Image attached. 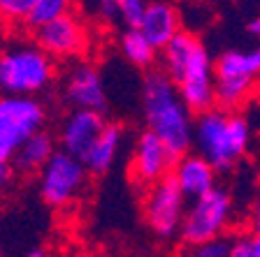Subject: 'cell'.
Instances as JSON below:
<instances>
[{
    "label": "cell",
    "mask_w": 260,
    "mask_h": 257,
    "mask_svg": "<svg viewBox=\"0 0 260 257\" xmlns=\"http://www.w3.org/2000/svg\"><path fill=\"white\" fill-rule=\"evenodd\" d=\"M160 70L172 79L181 100L193 114L214 107V60L202 40L193 32L179 30L160 47Z\"/></svg>",
    "instance_id": "1"
},
{
    "label": "cell",
    "mask_w": 260,
    "mask_h": 257,
    "mask_svg": "<svg viewBox=\"0 0 260 257\" xmlns=\"http://www.w3.org/2000/svg\"><path fill=\"white\" fill-rule=\"evenodd\" d=\"M142 114L146 130L153 132L174 156L193 149V118L177 86L162 70H146L142 79Z\"/></svg>",
    "instance_id": "2"
},
{
    "label": "cell",
    "mask_w": 260,
    "mask_h": 257,
    "mask_svg": "<svg viewBox=\"0 0 260 257\" xmlns=\"http://www.w3.org/2000/svg\"><path fill=\"white\" fill-rule=\"evenodd\" d=\"M253 141V125L239 109L209 107L193 118V149L216 171L233 169L246 158Z\"/></svg>",
    "instance_id": "3"
},
{
    "label": "cell",
    "mask_w": 260,
    "mask_h": 257,
    "mask_svg": "<svg viewBox=\"0 0 260 257\" xmlns=\"http://www.w3.org/2000/svg\"><path fill=\"white\" fill-rule=\"evenodd\" d=\"M56 79V63L38 44L14 42L0 51V95H38Z\"/></svg>",
    "instance_id": "4"
},
{
    "label": "cell",
    "mask_w": 260,
    "mask_h": 257,
    "mask_svg": "<svg viewBox=\"0 0 260 257\" xmlns=\"http://www.w3.org/2000/svg\"><path fill=\"white\" fill-rule=\"evenodd\" d=\"M235 218V199L225 188L214 186L209 193L190 199L186 204L184 220L179 227V236L184 243L207 241L214 236L228 234Z\"/></svg>",
    "instance_id": "5"
},
{
    "label": "cell",
    "mask_w": 260,
    "mask_h": 257,
    "mask_svg": "<svg viewBox=\"0 0 260 257\" xmlns=\"http://www.w3.org/2000/svg\"><path fill=\"white\" fill-rule=\"evenodd\" d=\"M88 169L79 158L56 149L38 171V190L47 206L63 209L81 197L88 186Z\"/></svg>",
    "instance_id": "6"
},
{
    "label": "cell",
    "mask_w": 260,
    "mask_h": 257,
    "mask_svg": "<svg viewBox=\"0 0 260 257\" xmlns=\"http://www.w3.org/2000/svg\"><path fill=\"white\" fill-rule=\"evenodd\" d=\"M47 109L32 95H0V165L10 162L21 141L44 128Z\"/></svg>",
    "instance_id": "7"
},
{
    "label": "cell",
    "mask_w": 260,
    "mask_h": 257,
    "mask_svg": "<svg viewBox=\"0 0 260 257\" xmlns=\"http://www.w3.org/2000/svg\"><path fill=\"white\" fill-rule=\"evenodd\" d=\"M186 204H188V199L179 190L172 174H168L160 181L146 186V195H144V202H142V213H144L149 230L158 239H174L179 234L181 220H184Z\"/></svg>",
    "instance_id": "8"
},
{
    "label": "cell",
    "mask_w": 260,
    "mask_h": 257,
    "mask_svg": "<svg viewBox=\"0 0 260 257\" xmlns=\"http://www.w3.org/2000/svg\"><path fill=\"white\" fill-rule=\"evenodd\" d=\"M32 35H35V44L54 60L77 58L88 47L86 26L77 16H72L70 12L54 19V21H47L42 26L32 28Z\"/></svg>",
    "instance_id": "9"
},
{
    "label": "cell",
    "mask_w": 260,
    "mask_h": 257,
    "mask_svg": "<svg viewBox=\"0 0 260 257\" xmlns=\"http://www.w3.org/2000/svg\"><path fill=\"white\" fill-rule=\"evenodd\" d=\"M60 91H63V100L72 109H95V112L107 109L105 79L91 63H84V60L72 63L63 75Z\"/></svg>",
    "instance_id": "10"
},
{
    "label": "cell",
    "mask_w": 260,
    "mask_h": 257,
    "mask_svg": "<svg viewBox=\"0 0 260 257\" xmlns=\"http://www.w3.org/2000/svg\"><path fill=\"white\" fill-rule=\"evenodd\" d=\"M177 160L172 151L162 144L153 132L144 130L137 134L133 151H130V174L140 186H151L168 176Z\"/></svg>",
    "instance_id": "11"
},
{
    "label": "cell",
    "mask_w": 260,
    "mask_h": 257,
    "mask_svg": "<svg viewBox=\"0 0 260 257\" xmlns=\"http://www.w3.org/2000/svg\"><path fill=\"white\" fill-rule=\"evenodd\" d=\"M105 125H107V118H105L103 112H95V109H70V114H65V118L60 121L56 144L60 146V151L81 160L84 153L98 139V134L103 132Z\"/></svg>",
    "instance_id": "12"
},
{
    "label": "cell",
    "mask_w": 260,
    "mask_h": 257,
    "mask_svg": "<svg viewBox=\"0 0 260 257\" xmlns=\"http://www.w3.org/2000/svg\"><path fill=\"white\" fill-rule=\"evenodd\" d=\"M170 174L177 181L179 190L184 193L186 199L200 197V195L209 193L214 186H218L216 183L218 171L209 165V160H205L195 151H186L184 156H177Z\"/></svg>",
    "instance_id": "13"
},
{
    "label": "cell",
    "mask_w": 260,
    "mask_h": 257,
    "mask_svg": "<svg viewBox=\"0 0 260 257\" xmlns=\"http://www.w3.org/2000/svg\"><path fill=\"white\" fill-rule=\"evenodd\" d=\"M135 28L153 47L160 49L181 30V14L168 0H153V3H146Z\"/></svg>",
    "instance_id": "14"
},
{
    "label": "cell",
    "mask_w": 260,
    "mask_h": 257,
    "mask_svg": "<svg viewBox=\"0 0 260 257\" xmlns=\"http://www.w3.org/2000/svg\"><path fill=\"white\" fill-rule=\"evenodd\" d=\"M125 141V130L121 123H109L103 128V132L98 134V139L93 141V146L84 153L81 162L86 165L88 174L103 176L114 167V162L119 160L121 151H123Z\"/></svg>",
    "instance_id": "15"
},
{
    "label": "cell",
    "mask_w": 260,
    "mask_h": 257,
    "mask_svg": "<svg viewBox=\"0 0 260 257\" xmlns=\"http://www.w3.org/2000/svg\"><path fill=\"white\" fill-rule=\"evenodd\" d=\"M56 151V137L47 130H35L32 134H28L21 141V146L14 151L12 156V167H14L16 176L19 174H38L40 167L51 158V153Z\"/></svg>",
    "instance_id": "16"
},
{
    "label": "cell",
    "mask_w": 260,
    "mask_h": 257,
    "mask_svg": "<svg viewBox=\"0 0 260 257\" xmlns=\"http://www.w3.org/2000/svg\"><path fill=\"white\" fill-rule=\"evenodd\" d=\"M214 77L218 79L253 81L260 79V47L253 49H230L223 51L214 63Z\"/></svg>",
    "instance_id": "17"
},
{
    "label": "cell",
    "mask_w": 260,
    "mask_h": 257,
    "mask_svg": "<svg viewBox=\"0 0 260 257\" xmlns=\"http://www.w3.org/2000/svg\"><path fill=\"white\" fill-rule=\"evenodd\" d=\"M156 51L158 49L153 47L135 26L128 28V30L121 35V54H123V58L128 60L133 67H137V70H151L153 63L158 60Z\"/></svg>",
    "instance_id": "18"
},
{
    "label": "cell",
    "mask_w": 260,
    "mask_h": 257,
    "mask_svg": "<svg viewBox=\"0 0 260 257\" xmlns=\"http://www.w3.org/2000/svg\"><path fill=\"white\" fill-rule=\"evenodd\" d=\"M72 7V0H32L30 10L26 14V26L28 28H38L47 21H54L58 16L68 14Z\"/></svg>",
    "instance_id": "19"
},
{
    "label": "cell",
    "mask_w": 260,
    "mask_h": 257,
    "mask_svg": "<svg viewBox=\"0 0 260 257\" xmlns=\"http://www.w3.org/2000/svg\"><path fill=\"white\" fill-rule=\"evenodd\" d=\"M233 236L230 234H221L207 241H198V243H184L181 250L177 252V257H228V248H230Z\"/></svg>",
    "instance_id": "20"
},
{
    "label": "cell",
    "mask_w": 260,
    "mask_h": 257,
    "mask_svg": "<svg viewBox=\"0 0 260 257\" xmlns=\"http://www.w3.org/2000/svg\"><path fill=\"white\" fill-rule=\"evenodd\" d=\"M32 0H0V21L5 23H21L30 10Z\"/></svg>",
    "instance_id": "21"
},
{
    "label": "cell",
    "mask_w": 260,
    "mask_h": 257,
    "mask_svg": "<svg viewBox=\"0 0 260 257\" xmlns=\"http://www.w3.org/2000/svg\"><path fill=\"white\" fill-rule=\"evenodd\" d=\"M116 7H119V19L121 23H125L128 28L137 26L142 12L146 7V0H114Z\"/></svg>",
    "instance_id": "22"
},
{
    "label": "cell",
    "mask_w": 260,
    "mask_h": 257,
    "mask_svg": "<svg viewBox=\"0 0 260 257\" xmlns=\"http://www.w3.org/2000/svg\"><path fill=\"white\" fill-rule=\"evenodd\" d=\"M228 257H253V243H251V236H246V234L233 236L230 248H228Z\"/></svg>",
    "instance_id": "23"
},
{
    "label": "cell",
    "mask_w": 260,
    "mask_h": 257,
    "mask_svg": "<svg viewBox=\"0 0 260 257\" xmlns=\"http://www.w3.org/2000/svg\"><path fill=\"white\" fill-rule=\"evenodd\" d=\"M14 181H16V171L12 167V162H3L0 165V195L10 193L14 188Z\"/></svg>",
    "instance_id": "24"
},
{
    "label": "cell",
    "mask_w": 260,
    "mask_h": 257,
    "mask_svg": "<svg viewBox=\"0 0 260 257\" xmlns=\"http://www.w3.org/2000/svg\"><path fill=\"white\" fill-rule=\"evenodd\" d=\"M98 12H100V16L109 23H114L119 19V7H116L114 0H100V3H98Z\"/></svg>",
    "instance_id": "25"
},
{
    "label": "cell",
    "mask_w": 260,
    "mask_h": 257,
    "mask_svg": "<svg viewBox=\"0 0 260 257\" xmlns=\"http://www.w3.org/2000/svg\"><path fill=\"white\" fill-rule=\"evenodd\" d=\"M251 227H253L255 234H260V195L255 197L253 209H251Z\"/></svg>",
    "instance_id": "26"
},
{
    "label": "cell",
    "mask_w": 260,
    "mask_h": 257,
    "mask_svg": "<svg viewBox=\"0 0 260 257\" xmlns=\"http://www.w3.org/2000/svg\"><path fill=\"white\" fill-rule=\"evenodd\" d=\"M246 30H249V35H251V38L260 40V14L251 19V21H249V26H246Z\"/></svg>",
    "instance_id": "27"
},
{
    "label": "cell",
    "mask_w": 260,
    "mask_h": 257,
    "mask_svg": "<svg viewBox=\"0 0 260 257\" xmlns=\"http://www.w3.org/2000/svg\"><path fill=\"white\" fill-rule=\"evenodd\" d=\"M19 257H47V252L40 250V248H35V250H28V252H23V255H19Z\"/></svg>",
    "instance_id": "28"
},
{
    "label": "cell",
    "mask_w": 260,
    "mask_h": 257,
    "mask_svg": "<svg viewBox=\"0 0 260 257\" xmlns=\"http://www.w3.org/2000/svg\"><path fill=\"white\" fill-rule=\"evenodd\" d=\"M251 243H253V257H260V234H255Z\"/></svg>",
    "instance_id": "29"
},
{
    "label": "cell",
    "mask_w": 260,
    "mask_h": 257,
    "mask_svg": "<svg viewBox=\"0 0 260 257\" xmlns=\"http://www.w3.org/2000/svg\"><path fill=\"white\" fill-rule=\"evenodd\" d=\"M253 104H255V109L260 112V88H258V93H255V102H253Z\"/></svg>",
    "instance_id": "30"
}]
</instances>
